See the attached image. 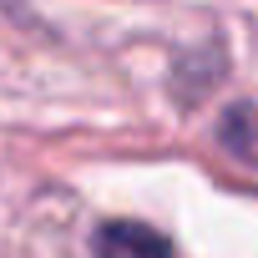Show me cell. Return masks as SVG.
<instances>
[{
  "mask_svg": "<svg viewBox=\"0 0 258 258\" xmlns=\"http://www.w3.org/2000/svg\"><path fill=\"white\" fill-rule=\"evenodd\" d=\"M96 258H172V243L147 223H106L96 233Z\"/></svg>",
  "mask_w": 258,
  "mask_h": 258,
  "instance_id": "1",
  "label": "cell"
},
{
  "mask_svg": "<svg viewBox=\"0 0 258 258\" xmlns=\"http://www.w3.org/2000/svg\"><path fill=\"white\" fill-rule=\"evenodd\" d=\"M218 137L233 157H243L248 167H258V101H238L223 111L218 121Z\"/></svg>",
  "mask_w": 258,
  "mask_h": 258,
  "instance_id": "2",
  "label": "cell"
}]
</instances>
